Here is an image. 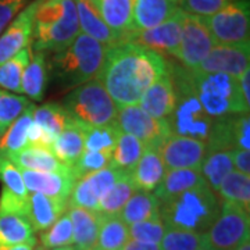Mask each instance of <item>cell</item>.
I'll return each mask as SVG.
<instances>
[{"instance_id":"cell-54","label":"cell","mask_w":250,"mask_h":250,"mask_svg":"<svg viewBox=\"0 0 250 250\" xmlns=\"http://www.w3.org/2000/svg\"><path fill=\"white\" fill-rule=\"evenodd\" d=\"M235 250H250L249 241H246V242H245V243H242L241 246H239L238 249H235Z\"/></svg>"},{"instance_id":"cell-4","label":"cell","mask_w":250,"mask_h":250,"mask_svg":"<svg viewBox=\"0 0 250 250\" xmlns=\"http://www.w3.org/2000/svg\"><path fill=\"white\" fill-rule=\"evenodd\" d=\"M168 68L175 90V106L171 116L166 120L171 135L192 138L206 143L214 120L206 114L197 99L192 85L190 70L174 62H168Z\"/></svg>"},{"instance_id":"cell-59","label":"cell","mask_w":250,"mask_h":250,"mask_svg":"<svg viewBox=\"0 0 250 250\" xmlns=\"http://www.w3.org/2000/svg\"><path fill=\"white\" fill-rule=\"evenodd\" d=\"M171 1H174V3H178V1H181V0H171Z\"/></svg>"},{"instance_id":"cell-35","label":"cell","mask_w":250,"mask_h":250,"mask_svg":"<svg viewBox=\"0 0 250 250\" xmlns=\"http://www.w3.org/2000/svg\"><path fill=\"white\" fill-rule=\"evenodd\" d=\"M135 192L136 189L132 185L129 175L125 174L108 189L107 193L99 200L98 213L103 217L118 215L125 203L129 200V197L132 196Z\"/></svg>"},{"instance_id":"cell-41","label":"cell","mask_w":250,"mask_h":250,"mask_svg":"<svg viewBox=\"0 0 250 250\" xmlns=\"http://www.w3.org/2000/svg\"><path fill=\"white\" fill-rule=\"evenodd\" d=\"M32 102L25 96L13 95L0 88V136L21 116Z\"/></svg>"},{"instance_id":"cell-23","label":"cell","mask_w":250,"mask_h":250,"mask_svg":"<svg viewBox=\"0 0 250 250\" xmlns=\"http://www.w3.org/2000/svg\"><path fill=\"white\" fill-rule=\"evenodd\" d=\"M77 6V14H78V22L82 34L93 38L106 47L120 45L121 38L116 35L110 28L106 25V22L99 16V13L92 6L89 0H75Z\"/></svg>"},{"instance_id":"cell-38","label":"cell","mask_w":250,"mask_h":250,"mask_svg":"<svg viewBox=\"0 0 250 250\" xmlns=\"http://www.w3.org/2000/svg\"><path fill=\"white\" fill-rule=\"evenodd\" d=\"M32 121L39 124L45 131L57 138L71 118L65 113L62 104L59 103H45L41 107H35L32 114Z\"/></svg>"},{"instance_id":"cell-24","label":"cell","mask_w":250,"mask_h":250,"mask_svg":"<svg viewBox=\"0 0 250 250\" xmlns=\"http://www.w3.org/2000/svg\"><path fill=\"white\" fill-rule=\"evenodd\" d=\"M68 207V200L50 197L42 193L29 195V215L28 220L34 231H45L53 225Z\"/></svg>"},{"instance_id":"cell-56","label":"cell","mask_w":250,"mask_h":250,"mask_svg":"<svg viewBox=\"0 0 250 250\" xmlns=\"http://www.w3.org/2000/svg\"><path fill=\"white\" fill-rule=\"evenodd\" d=\"M34 250H49V249H46V248H43V246H38V248H34Z\"/></svg>"},{"instance_id":"cell-16","label":"cell","mask_w":250,"mask_h":250,"mask_svg":"<svg viewBox=\"0 0 250 250\" xmlns=\"http://www.w3.org/2000/svg\"><path fill=\"white\" fill-rule=\"evenodd\" d=\"M36 6L38 0H32L0 34V65L29 46Z\"/></svg>"},{"instance_id":"cell-30","label":"cell","mask_w":250,"mask_h":250,"mask_svg":"<svg viewBox=\"0 0 250 250\" xmlns=\"http://www.w3.org/2000/svg\"><path fill=\"white\" fill-rule=\"evenodd\" d=\"M35 104L31 103L29 107L10 125L0 138V157L9 159L11 154H16L24 147H27L28 128L32 123V114Z\"/></svg>"},{"instance_id":"cell-33","label":"cell","mask_w":250,"mask_h":250,"mask_svg":"<svg viewBox=\"0 0 250 250\" xmlns=\"http://www.w3.org/2000/svg\"><path fill=\"white\" fill-rule=\"evenodd\" d=\"M202 175L208 188L217 193L223 179L233 171L232 150H220V152L207 153L202 163Z\"/></svg>"},{"instance_id":"cell-43","label":"cell","mask_w":250,"mask_h":250,"mask_svg":"<svg viewBox=\"0 0 250 250\" xmlns=\"http://www.w3.org/2000/svg\"><path fill=\"white\" fill-rule=\"evenodd\" d=\"M166 232V224L163 223L160 217L153 218L142 223H136L128 225L129 239L143 242V243H154L159 245Z\"/></svg>"},{"instance_id":"cell-12","label":"cell","mask_w":250,"mask_h":250,"mask_svg":"<svg viewBox=\"0 0 250 250\" xmlns=\"http://www.w3.org/2000/svg\"><path fill=\"white\" fill-rule=\"evenodd\" d=\"M185 14L187 13L178 7V10L163 24L152 29L131 32L129 35H126L124 42H131L135 45L147 47L157 53L171 54L175 57L181 43Z\"/></svg>"},{"instance_id":"cell-1","label":"cell","mask_w":250,"mask_h":250,"mask_svg":"<svg viewBox=\"0 0 250 250\" xmlns=\"http://www.w3.org/2000/svg\"><path fill=\"white\" fill-rule=\"evenodd\" d=\"M168 72L164 56L147 47L124 42L107 49L96 80L114 100L117 107L139 104L146 89Z\"/></svg>"},{"instance_id":"cell-52","label":"cell","mask_w":250,"mask_h":250,"mask_svg":"<svg viewBox=\"0 0 250 250\" xmlns=\"http://www.w3.org/2000/svg\"><path fill=\"white\" fill-rule=\"evenodd\" d=\"M121 250H160V245H154V243H143V242L134 241L129 239L124 245V248Z\"/></svg>"},{"instance_id":"cell-9","label":"cell","mask_w":250,"mask_h":250,"mask_svg":"<svg viewBox=\"0 0 250 250\" xmlns=\"http://www.w3.org/2000/svg\"><path fill=\"white\" fill-rule=\"evenodd\" d=\"M215 45H245L250 38L249 0H235L213 16L203 17Z\"/></svg>"},{"instance_id":"cell-34","label":"cell","mask_w":250,"mask_h":250,"mask_svg":"<svg viewBox=\"0 0 250 250\" xmlns=\"http://www.w3.org/2000/svg\"><path fill=\"white\" fill-rule=\"evenodd\" d=\"M129 241L128 225L120 218V215L103 217L99 228L98 239L95 248L98 250H121Z\"/></svg>"},{"instance_id":"cell-57","label":"cell","mask_w":250,"mask_h":250,"mask_svg":"<svg viewBox=\"0 0 250 250\" xmlns=\"http://www.w3.org/2000/svg\"><path fill=\"white\" fill-rule=\"evenodd\" d=\"M74 249H75V248H74ZM75 250H77V249H75ZM83 250H98V249H96V248H90V249H83Z\"/></svg>"},{"instance_id":"cell-45","label":"cell","mask_w":250,"mask_h":250,"mask_svg":"<svg viewBox=\"0 0 250 250\" xmlns=\"http://www.w3.org/2000/svg\"><path fill=\"white\" fill-rule=\"evenodd\" d=\"M0 181L3 184V188L9 189L16 196L29 199V192L24 184L21 171L9 159L4 157H0Z\"/></svg>"},{"instance_id":"cell-11","label":"cell","mask_w":250,"mask_h":250,"mask_svg":"<svg viewBox=\"0 0 250 250\" xmlns=\"http://www.w3.org/2000/svg\"><path fill=\"white\" fill-rule=\"evenodd\" d=\"M214 46V39L206 27L203 17L185 14L181 43L175 56L181 64L189 70H196Z\"/></svg>"},{"instance_id":"cell-55","label":"cell","mask_w":250,"mask_h":250,"mask_svg":"<svg viewBox=\"0 0 250 250\" xmlns=\"http://www.w3.org/2000/svg\"><path fill=\"white\" fill-rule=\"evenodd\" d=\"M54 250H75L72 246H64V248H57V249Z\"/></svg>"},{"instance_id":"cell-26","label":"cell","mask_w":250,"mask_h":250,"mask_svg":"<svg viewBox=\"0 0 250 250\" xmlns=\"http://www.w3.org/2000/svg\"><path fill=\"white\" fill-rule=\"evenodd\" d=\"M9 160L18 170L39 171V172H64L70 170V167L60 163L52 150L46 147L27 146L16 154H11Z\"/></svg>"},{"instance_id":"cell-31","label":"cell","mask_w":250,"mask_h":250,"mask_svg":"<svg viewBox=\"0 0 250 250\" xmlns=\"http://www.w3.org/2000/svg\"><path fill=\"white\" fill-rule=\"evenodd\" d=\"M145 147L146 146L132 135L125 134L121 131V134L118 135L116 147L113 150L108 167L123 171L125 174H129L141 159Z\"/></svg>"},{"instance_id":"cell-10","label":"cell","mask_w":250,"mask_h":250,"mask_svg":"<svg viewBox=\"0 0 250 250\" xmlns=\"http://www.w3.org/2000/svg\"><path fill=\"white\" fill-rule=\"evenodd\" d=\"M116 124L128 135H132L145 146L159 149L171 135L167 121H161L150 117L139 104L118 107Z\"/></svg>"},{"instance_id":"cell-6","label":"cell","mask_w":250,"mask_h":250,"mask_svg":"<svg viewBox=\"0 0 250 250\" xmlns=\"http://www.w3.org/2000/svg\"><path fill=\"white\" fill-rule=\"evenodd\" d=\"M192 85L206 114L213 120L249 114L242 98L238 78L225 74L190 70Z\"/></svg>"},{"instance_id":"cell-22","label":"cell","mask_w":250,"mask_h":250,"mask_svg":"<svg viewBox=\"0 0 250 250\" xmlns=\"http://www.w3.org/2000/svg\"><path fill=\"white\" fill-rule=\"evenodd\" d=\"M68 217L72 224V239L77 250L95 248L102 215L95 210L68 206Z\"/></svg>"},{"instance_id":"cell-25","label":"cell","mask_w":250,"mask_h":250,"mask_svg":"<svg viewBox=\"0 0 250 250\" xmlns=\"http://www.w3.org/2000/svg\"><path fill=\"white\" fill-rule=\"evenodd\" d=\"M207 185L202 175L200 168H178V170H167L160 185L154 189L153 195L163 203L171 197L177 196L188 189L195 187Z\"/></svg>"},{"instance_id":"cell-13","label":"cell","mask_w":250,"mask_h":250,"mask_svg":"<svg viewBox=\"0 0 250 250\" xmlns=\"http://www.w3.org/2000/svg\"><path fill=\"white\" fill-rule=\"evenodd\" d=\"M125 175L123 171L106 167L86 174L75 181L68 197V206H77L98 211L99 200L107 193L110 188Z\"/></svg>"},{"instance_id":"cell-53","label":"cell","mask_w":250,"mask_h":250,"mask_svg":"<svg viewBox=\"0 0 250 250\" xmlns=\"http://www.w3.org/2000/svg\"><path fill=\"white\" fill-rule=\"evenodd\" d=\"M36 245V239L25 242V243H20V245H14V246H7V248H0V250H34Z\"/></svg>"},{"instance_id":"cell-37","label":"cell","mask_w":250,"mask_h":250,"mask_svg":"<svg viewBox=\"0 0 250 250\" xmlns=\"http://www.w3.org/2000/svg\"><path fill=\"white\" fill-rule=\"evenodd\" d=\"M31 60V47L28 46L0 65V88L22 93V75Z\"/></svg>"},{"instance_id":"cell-3","label":"cell","mask_w":250,"mask_h":250,"mask_svg":"<svg viewBox=\"0 0 250 250\" xmlns=\"http://www.w3.org/2000/svg\"><path fill=\"white\" fill-rule=\"evenodd\" d=\"M80 32L75 0H38L31 39L35 52L59 53Z\"/></svg>"},{"instance_id":"cell-5","label":"cell","mask_w":250,"mask_h":250,"mask_svg":"<svg viewBox=\"0 0 250 250\" xmlns=\"http://www.w3.org/2000/svg\"><path fill=\"white\" fill-rule=\"evenodd\" d=\"M221 203L208 185L195 187L160 203L166 227L205 233L220 214Z\"/></svg>"},{"instance_id":"cell-44","label":"cell","mask_w":250,"mask_h":250,"mask_svg":"<svg viewBox=\"0 0 250 250\" xmlns=\"http://www.w3.org/2000/svg\"><path fill=\"white\" fill-rule=\"evenodd\" d=\"M111 154L103 152H90V150H83L81 157L77 163L71 167V172L74 179H80L81 177L95 172V171L106 168L110 164Z\"/></svg>"},{"instance_id":"cell-8","label":"cell","mask_w":250,"mask_h":250,"mask_svg":"<svg viewBox=\"0 0 250 250\" xmlns=\"http://www.w3.org/2000/svg\"><path fill=\"white\" fill-rule=\"evenodd\" d=\"M203 238L208 250L238 249L250 238L249 211L231 202H223L220 214Z\"/></svg>"},{"instance_id":"cell-32","label":"cell","mask_w":250,"mask_h":250,"mask_svg":"<svg viewBox=\"0 0 250 250\" xmlns=\"http://www.w3.org/2000/svg\"><path fill=\"white\" fill-rule=\"evenodd\" d=\"M35 239V231L27 217L0 214V248L14 246Z\"/></svg>"},{"instance_id":"cell-15","label":"cell","mask_w":250,"mask_h":250,"mask_svg":"<svg viewBox=\"0 0 250 250\" xmlns=\"http://www.w3.org/2000/svg\"><path fill=\"white\" fill-rule=\"evenodd\" d=\"M163 163L167 170L200 168L207 149L206 143L192 138L170 135L159 147Z\"/></svg>"},{"instance_id":"cell-36","label":"cell","mask_w":250,"mask_h":250,"mask_svg":"<svg viewBox=\"0 0 250 250\" xmlns=\"http://www.w3.org/2000/svg\"><path fill=\"white\" fill-rule=\"evenodd\" d=\"M224 202L241 206L246 211L250 210V177L238 171H231L223 179L217 192Z\"/></svg>"},{"instance_id":"cell-20","label":"cell","mask_w":250,"mask_h":250,"mask_svg":"<svg viewBox=\"0 0 250 250\" xmlns=\"http://www.w3.org/2000/svg\"><path fill=\"white\" fill-rule=\"evenodd\" d=\"M102 20L124 43L126 35L132 29V7L134 0H89Z\"/></svg>"},{"instance_id":"cell-29","label":"cell","mask_w":250,"mask_h":250,"mask_svg":"<svg viewBox=\"0 0 250 250\" xmlns=\"http://www.w3.org/2000/svg\"><path fill=\"white\" fill-rule=\"evenodd\" d=\"M46 57L47 54L43 52H35L22 75V93L27 95L28 99H32L35 102H41L45 95L46 83L49 78V67Z\"/></svg>"},{"instance_id":"cell-14","label":"cell","mask_w":250,"mask_h":250,"mask_svg":"<svg viewBox=\"0 0 250 250\" xmlns=\"http://www.w3.org/2000/svg\"><path fill=\"white\" fill-rule=\"evenodd\" d=\"M250 43L245 45H215L196 70L210 74H225L239 78L249 70Z\"/></svg>"},{"instance_id":"cell-21","label":"cell","mask_w":250,"mask_h":250,"mask_svg":"<svg viewBox=\"0 0 250 250\" xmlns=\"http://www.w3.org/2000/svg\"><path fill=\"white\" fill-rule=\"evenodd\" d=\"M178 10L171 0H134L132 32L152 29L167 21Z\"/></svg>"},{"instance_id":"cell-27","label":"cell","mask_w":250,"mask_h":250,"mask_svg":"<svg viewBox=\"0 0 250 250\" xmlns=\"http://www.w3.org/2000/svg\"><path fill=\"white\" fill-rule=\"evenodd\" d=\"M83 150H85V128H82L80 124L74 121H70L60 132V135L56 138L52 146V153L60 163L71 168L80 159Z\"/></svg>"},{"instance_id":"cell-51","label":"cell","mask_w":250,"mask_h":250,"mask_svg":"<svg viewBox=\"0 0 250 250\" xmlns=\"http://www.w3.org/2000/svg\"><path fill=\"white\" fill-rule=\"evenodd\" d=\"M238 82H239V89H241L243 102L246 107L250 108V68L242 74L238 78Z\"/></svg>"},{"instance_id":"cell-47","label":"cell","mask_w":250,"mask_h":250,"mask_svg":"<svg viewBox=\"0 0 250 250\" xmlns=\"http://www.w3.org/2000/svg\"><path fill=\"white\" fill-rule=\"evenodd\" d=\"M0 214H16L28 218L29 199L16 196L9 189L3 188L0 193Z\"/></svg>"},{"instance_id":"cell-17","label":"cell","mask_w":250,"mask_h":250,"mask_svg":"<svg viewBox=\"0 0 250 250\" xmlns=\"http://www.w3.org/2000/svg\"><path fill=\"white\" fill-rule=\"evenodd\" d=\"M28 192L42 193L46 196L68 200L71 189L75 184L71 168L64 172H39V171L20 170Z\"/></svg>"},{"instance_id":"cell-7","label":"cell","mask_w":250,"mask_h":250,"mask_svg":"<svg viewBox=\"0 0 250 250\" xmlns=\"http://www.w3.org/2000/svg\"><path fill=\"white\" fill-rule=\"evenodd\" d=\"M71 121L88 129L116 123L118 107L99 80H92L68 93L62 104Z\"/></svg>"},{"instance_id":"cell-40","label":"cell","mask_w":250,"mask_h":250,"mask_svg":"<svg viewBox=\"0 0 250 250\" xmlns=\"http://www.w3.org/2000/svg\"><path fill=\"white\" fill-rule=\"evenodd\" d=\"M159 245L160 250H197L205 246V238L203 233L166 227V232Z\"/></svg>"},{"instance_id":"cell-46","label":"cell","mask_w":250,"mask_h":250,"mask_svg":"<svg viewBox=\"0 0 250 250\" xmlns=\"http://www.w3.org/2000/svg\"><path fill=\"white\" fill-rule=\"evenodd\" d=\"M232 1L235 0H181L179 9L185 11L187 14L197 17H208L223 10Z\"/></svg>"},{"instance_id":"cell-58","label":"cell","mask_w":250,"mask_h":250,"mask_svg":"<svg viewBox=\"0 0 250 250\" xmlns=\"http://www.w3.org/2000/svg\"><path fill=\"white\" fill-rule=\"evenodd\" d=\"M197 250H208V249H207V248H205V246H203V248H200V249H197Z\"/></svg>"},{"instance_id":"cell-50","label":"cell","mask_w":250,"mask_h":250,"mask_svg":"<svg viewBox=\"0 0 250 250\" xmlns=\"http://www.w3.org/2000/svg\"><path fill=\"white\" fill-rule=\"evenodd\" d=\"M232 160L233 168L242 174H250V153L249 150L243 149H233L232 150Z\"/></svg>"},{"instance_id":"cell-48","label":"cell","mask_w":250,"mask_h":250,"mask_svg":"<svg viewBox=\"0 0 250 250\" xmlns=\"http://www.w3.org/2000/svg\"><path fill=\"white\" fill-rule=\"evenodd\" d=\"M32 0H0V34Z\"/></svg>"},{"instance_id":"cell-18","label":"cell","mask_w":250,"mask_h":250,"mask_svg":"<svg viewBox=\"0 0 250 250\" xmlns=\"http://www.w3.org/2000/svg\"><path fill=\"white\" fill-rule=\"evenodd\" d=\"M175 106V90L170 77V68L166 75L152 83L142 95L139 107L156 120L166 121Z\"/></svg>"},{"instance_id":"cell-28","label":"cell","mask_w":250,"mask_h":250,"mask_svg":"<svg viewBox=\"0 0 250 250\" xmlns=\"http://www.w3.org/2000/svg\"><path fill=\"white\" fill-rule=\"evenodd\" d=\"M120 218L126 225L142 223L160 217V202L153 192L136 190L120 211Z\"/></svg>"},{"instance_id":"cell-39","label":"cell","mask_w":250,"mask_h":250,"mask_svg":"<svg viewBox=\"0 0 250 250\" xmlns=\"http://www.w3.org/2000/svg\"><path fill=\"white\" fill-rule=\"evenodd\" d=\"M120 134L121 129L116 123L88 128L85 129V150L113 154Z\"/></svg>"},{"instance_id":"cell-49","label":"cell","mask_w":250,"mask_h":250,"mask_svg":"<svg viewBox=\"0 0 250 250\" xmlns=\"http://www.w3.org/2000/svg\"><path fill=\"white\" fill-rule=\"evenodd\" d=\"M236 149H250V118L249 114L236 116Z\"/></svg>"},{"instance_id":"cell-42","label":"cell","mask_w":250,"mask_h":250,"mask_svg":"<svg viewBox=\"0 0 250 250\" xmlns=\"http://www.w3.org/2000/svg\"><path fill=\"white\" fill-rule=\"evenodd\" d=\"M72 243V224L68 214H62L53 225L41 233V246L46 249L71 246Z\"/></svg>"},{"instance_id":"cell-2","label":"cell","mask_w":250,"mask_h":250,"mask_svg":"<svg viewBox=\"0 0 250 250\" xmlns=\"http://www.w3.org/2000/svg\"><path fill=\"white\" fill-rule=\"evenodd\" d=\"M107 49L93 38L80 32L68 47L53 53L49 71L60 89H75L92 80L102 71Z\"/></svg>"},{"instance_id":"cell-19","label":"cell","mask_w":250,"mask_h":250,"mask_svg":"<svg viewBox=\"0 0 250 250\" xmlns=\"http://www.w3.org/2000/svg\"><path fill=\"white\" fill-rule=\"evenodd\" d=\"M167 168L163 163L160 152L156 147L146 146L135 168L128 175L136 190L154 192L164 178Z\"/></svg>"}]
</instances>
